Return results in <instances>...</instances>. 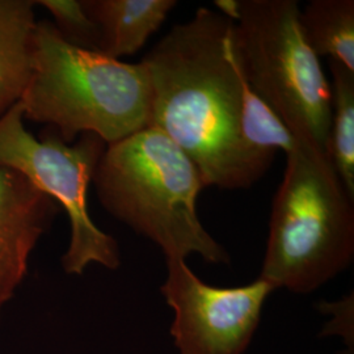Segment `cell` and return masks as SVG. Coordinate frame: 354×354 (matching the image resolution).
Returning <instances> with one entry per match:
<instances>
[{
    "label": "cell",
    "instance_id": "obj_1",
    "mask_svg": "<svg viewBox=\"0 0 354 354\" xmlns=\"http://www.w3.org/2000/svg\"><path fill=\"white\" fill-rule=\"evenodd\" d=\"M140 62L150 82L149 127L189 156L203 187L243 189L266 175L273 159L241 140L244 74L232 20L201 7Z\"/></svg>",
    "mask_w": 354,
    "mask_h": 354
},
{
    "label": "cell",
    "instance_id": "obj_2",
    "mask_svg": "<svg viewBox=\"0 0 354 354\" xmlns=\"http://www.w3.org/2000/svg\"><path fill=\"white\" fill-rule=\"evenodd\" d=\"M92 183L102 207L153 241L165 260L196 253L212 264L230 263L225 247L197 214V197L205 188L198 168L162 130L145 127L108 145Z\"/></svg>",
    "mask_w": 354,
    "mask_h": 354
},
{
    "label": "cell",
    "instance_id": "obj_3",
    "mask_svg": "<svg viewBox=\"0 0 354 354\" xmlns=\"http://www.w3.org/2000/svg\"><path fill=\"white\" fill-rule=\"evenodd\" d=\"M20 102L26 120L50 125L66 143L95 134L108 146L149 127L150 82L142 62L77 48L50 21H37Z\"/></svg>",
    "mask_w": 354,
    "mask_h": 354
},
{
    "label": "cell",
    "instance_id": "obj_4",
    "mask_svg": "<svg viewBox=\"0 0 354 354\" xmlns=\"http://www.w3.org/2000/svg\"><path fill=\"white\" fill-rule=\"evenodd\" d=\"M295 138L273 201L259 279L276 289L310 294L353 261L354 200L328 153Z\"/></svg>",
    "mask_w": 354,
    "mask_h": 354
},
{
    "label": "cell",
    "instance_id": "obj_5",
    "mask_svg": "<svg viewBox=\"0 0 354 354\" xmlns=\"http://www.w3.org/2000/svg\"><path fill=\"white\" fill-rule=\"evenodd\" d=\"M234 37L251 88L295 137L328 153L332 89L304 37L299 3L238 0Z\"/></svg>",
    "mask_w": 354,
    "mask_h": 354
},
{
    "label": "cell",
    "instance_id": "obj_6",
    "mask_svg": "<svg viewBox=\"0 0 354 354\" xmlns=\"http://www.w3.org/2000/svg\"><path fill=\"white\" fill-rule=\"evenodd\" d=\"M106 143L83 134L74 145L57 136L36 138L26 127L19 102L0 117V168L24 177L50 196L70 221V243L61 263L64 273L80 276L91 264L115 270L121 266L118 243L92 221L88 188Z\"/></svg>",
    "mask_w": 354,
    "mask_h": 354
},
{
    "label": "cell",
    "instance_id": "obj_7",
    "mask_svg": "<svg viewBox=\"0 0 354 354\" xmlns=\"http://www.w3.org/2000/svg\"><path fill=\"white\" fill-rule=\"evenodd\" d=\"M266 279L239 288H215L198 279L185 260H167L160 292L174 310L171 336L180 354H243L252 342L268 297Z\"/></svg>",
    "mask_w": 354,
    "mask_h": 354
},
{
    "label": "cell",
    "instance_id": "obj_8",
    "mask_svg": "<svg viewBox=\"0 0 354 354\" xmlns=\"http://www.w3.org/2000/svg\"><path fill=\"white\" fill-rule=\"evenodd\" d=\"M61 210L19 174L0 168V317L24 282L32 253Z\"/></svg>",
    "mask_w": 354,
    "mask_h": 354
},
{
    "label": "cell",
    "instance_id": "obj_9",
    "mask_svg": "<svg viewBox=\"0 0 354 354\" xmlns=\"http://www.w3.org/2000/svg\"><path fill=\"white\" fill-rule=\"evenodd\" d=\"M84 8L99 28V53L120 59L136 54L163 26L175 0H83Z\"/></svg>",
    "mask_w": 354,
    "mask_h": 354
},
{
    "label": "cell",
    "instance_id": "obj_10",
    "mask_svg": "<svg viewBox=\"0 0 354 354\" xmlns=\"http://www.w3.org/2000/svg\"><path fill=\"white\" fill-rule=\"evenodd\" d=\"M35 1L0 0V117L21 100L33 57Z\"/></svg>",
    "mask_w": 354,
    "mask_h": 354
},
{
    "label": "cell",
    "instance_id": "obj_11",
    "mask_svg": "<svg viewBox=\"0 0 354 354\" xmlns=\"http://www.w3.org/2000/svg\"><path fill=\"white\" fill-rule=\"evenodd\" d=\"M301 26L317 57L327 55L354 71L353 0H313L301 10Z\"/></svg>",
    "mask_w": 354,
    "mask_h": 354
},
{
    "label": "cell",
    "instance_id": "obj_12",
    "mask_svg": "<svg viewBox=\"0 0 354 354\" xmlns=\"http://www.w3.org/2000/svg\"><path fill=\"white\" fill-rule=\"evenodd\" d=\"M332 74V120L329 159L354 200V71L329 59Z\"/></svg>",
    "mask_w": 354,
    "mask_h": 354
},
{
    "label": "cell",
    "instance_id": "obj_13",
    "mask_svg": "<svg viewBox=\"0 0 354 354\" xmlns=\"http://www.w3.org/2000/svg\"><path fill=\"white\" fill-rule=\"evenodd\" d=\"M241 136L250 150L270 159L277 149L290 152L297 140L289 127L251 88L245 76L241 89Z\"/></svg>",
    "mask_w": 354,
    "mask_h": 354
},
{
    "label": "cell",
    "instance_id": "obj_14",
    "mask_svg": "<svg viewBox=\"0 0 354 354\" xmlns=\"http://www.w3.org/2000/svg\"><path fill=\"white\" fill-rule=\"evenodd\" d=\"M35 4L50 13L53 26L68 44L99 51L100 32L86 11L83 0H39Z\"/></svg>",
    "mask_w": 354,
    "mask_h": 354
},
{
    "label": "cell",
    "instance_id": "obj_15",
    "mask_svg": "<svg viewBox=\"0 0 354 354\" xmlns=\"http://www.w3.org/2000/svg\"><path fill=\"white\" fill-rule=\"evenodd\" d=\"M317 308L322 314H329L332 317L322 330V336H342L351 354H353V292L340 301L320 302Z\"/></svg>",
    "mask_w": 354,
    "mask_h": 354
}]
</instances>
